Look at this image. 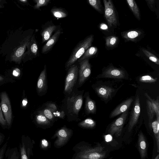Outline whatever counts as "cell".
Here are the masks:
<instances>
[{"instance_id":"1","label":"cell","mask_w":159,"mask_h":159,"mask_svg":"<svg viewBox=\"0 0 159 159\" xmlns=\"http://www.w3.org/2000/svg\"><path fill=\"white\" fill-rule=\"evenodd\" d=\"M84 90H79L75 87L69 94L65 95L62 101V109L69 121H78L80 120L79 117L83 101Z\"/></svg>"},{"instance_id":"2","label":"cell","mask_w":159,"mask_h":159,"mask_svg":"<svg viewBox=\"0 0 159 159\" xmlns=\"http://www.w3.org/2000/svg\"><path fill=\"white\" fill-rule=\"evenodd\" d=\"M74 153L72 159H103L106 152L99 143L92 146L84 141H81L73 148Z\"/></svg>"},{"instance_id":"3","label":"cell","mask_w":159,"mask_h":159,"mask_svg":"<svg viewBox=\"0 0 159 159\" xmlns=\"http://www.w3.org/2000/svg\"><path fill=\"white\" fill-rule=\"evenodd\" d=\"M93 35L91 34L80 41L77 44L65 64L66 70L68 68L80 58L86 50L92 45Z\"/></svg>"},{"instance_id":"4","label":"cell","mask_w":159,"mask_h":159,"mask_svg":"<svg viewBox=\"0 0 159 159\" xmlns=\"http://www.w3.org/2000/svg\"><path fill=\"white\" fill-rule=\"evenodd\" d=\"M79 67L77 65L73 64L67 70L65 80L63 91L65 95L70 93L76 87L78 78Z\"/></svg>"},{"instance_id":"5","label":"cell","mask_w":159,"mask_h":159,"mask_svg":"<svg viewBox=\"0 0 159 159\" xmlns=\"http://www.w3.org/2000/svg\"><path fill=\"white\" fill-rule=\"evenodd\" d=\"M73 131L65 125L58 129L52 139L56 138L54 143V146L59 148L65 146L69 141L73 134Z\"/></svg>"},{"instance_id":"6","label":"cell","mask_w":159,"mask_h":159,"mask_svg":"<svg viewBox=\"0 0 159 159\" xmlns=\"http://www.w3.org/2000/svg\"><path fill=\"white\" fill-rule=\"evenodd\" d=\"M1 102L0 106L6 121L7 125L9 128L11 126L12 120V112L10 100L5 92L0 93Z\"/></svg>"},{"instance_id":"7","label":"cell","mask_w":159,"mask_h":159,"mask_svg":"<svg viewBox=\"0 0 159 159\" xmlns=\"http://www.w3.org/2000/svg\"><path fill=\"white\" fill-rule=\"evenodd\" d=\"M45 107L38 111L43 114L50 121L53 122L57 118H61L62 116L61 111H59L55 104L48 102L45 104Z\"/></svg>"},{"instance_id":"8","label":"cell","mask_w":159,"mask_h":159,"mask_svg":"<svg viewBox=\"0 0 159 159\" xmlns=\"http://www.w3.org/2000/svg\"><path fill=\"white\" fill-rule=\"evenodd\" d=\"M79 64L78 87L82 86L91 73V66L88 59L83 60Z\"/></svg>"},{"instance_id":"9","label":"cell","mask_w":159,"mask_h":159,"mask_svg":"<svg viewBox=\"0 0 159 159\" xmlns=\"http://www.w3.org/2000/svg\"><path fill=\"white\" fill-rule=\"evenodd\" d=\"M105 7V17L110 27L116 26L117 24V19L112 2L111 0H104Z\"/></svg>"},{"instance_id":"10","label":"cell","mask_w":159,"mask_h":159,"mask_svg":"<svg viewBox=\"0 0 159 159\" xmlns=\"http://www.w3.org/2000/svg\"><path fill=\"white\" fill-rule=\"evenodd\" d=\"M27 49V51L24 53L22 57L24 61L32 60L39 56V46L34 34L28 44Z\"/></svg>"},{"instance_id":"11","label":"cell","mask_w":159,"mask_h":159,"mask_svg":"<svg viewBox=\"0 0 159 159\" xmlns=\"http://www.w3.org/2000/svg\"><path fill=\"white\" fill-rule=\"evenodd\" d=\"M33 144L30 138L23 135L21 137L20 150V159H30L32 154Z\"/></svg>"},{"instance_id":"12","label":"cell","mask_w":159,"mask_h":159,"mask_svg":"<svg viewBox=\"0 0 159 159\" xmlns=\"http://www.w3.org/2000/svg\"><path fill=\"white\" fill-rule=\"evenodd\" d=\"M127 111L122 113V114L111 125L109 133L112 135H115L118 137L121 134L123 127L127 116Z\"/></svg>"},{"instance_id":"13","label":"cell","mask_w":159,"mask_h":159,"mask_svg":"<svg viewBox=\"0 0 159 159\" xmlns=\"http://www.w3.org/2000/svg\"><path fill=\"white\" fill-rule=\"evenodd\" d=\"M47 66L44 65L43 70L38 77L37 84V92L38 95L43 96L47 93L48 89Z\"/></svg>"},{"instance_id":"14","label":"cell","mask_w":159,"mask_h":159,"mask_svg":"<svg viewBox=\"0 0 159 159\" xmlns=\"http://www.w3.org/2000/svg\"><path fill=\"white\" fill-rule=\"evenodd\" d=\"M140 113L139 97L137 95L135 99L129 123L128 130L130 132L137 123Z\"/></svg>"},{"instance_id":"15","label":"cell","mask_w":159,"mask_h":159,"mask_svg":"<svg viewBox=\"0 0 159 159\" xmlns=\"http://www.w3.org/2000/svg\"><path fill=\"white\" fill-rule=\"evenodd\" d=\"M58 27L53 23L52 20L46 22L42 26V29L40 32L42 43L47 42L49 39L52 33L58 29Z\"/></svg>"},{"instance_id":"16","label":"cell","mask_w":159,"mask_h":159,"mask_svg":"<svg viewBox=\"0 0 159 159\" xmlns=\"http://www.w3.org/2000/svg\"><path fill=\"white\" fill-rule=\"evenodd\" d=\"M99 77L124 79L125 78V73L122 70L111 67L105 70Z\"/></svg>"},{"instance_id":"17","label":"cell","mask_w":159,"mask_h":159,"mask_svg":"<svg viewBox=\"0 0 159 159\" xmlns=\"http://www.w3.org/2000/svg\"><path fill=\"white\" fill-rule=\"evenodd\" d=\"M62 32L60 28H58L55 31L54 34L43 46L41 51L43 54H47L51 50L58 40Z\"/></svg>"},{"instance_id":"18","label":"cell","mask_w":159,"mask_h":159,"mask_svg":"<svg viewBox=\"0 0 159 159\" xmlns=\"http://www.w3.org/2000/svg\"><path fill=\"white\" fill-rule=\"evenodd\" d=\"M133 101L132 98H129L117 107L111 113L110 118H112L127 111Z\"/></svg>"},{"instance_id":"19","label":"cell","mask_w":159,"mask_h":159,"mask_svg":"<svg viewBox=\"0 0 159 159\" xmlns=\"http://www.w3.org/2000/svg\"><path fill=\"white\" fill-rule=\"evenodd\" d=\"M94 89L97 94L104 100L109 98L114 91L113 88L106 85H100Z\"/></svg>"},{"instance_id":"20","label":"cell","mask_w":159,"mask_h":159,"mask_svg":"<svg viewBox=\"0 0 159 159\" xmlns=\"http://www.w3.org/2000/svg\"><path fill=\"white\" fill-rule=\"evenodd\" d=\"M83 98H85L84 109L86 114L95 113L96 111V103L95 101L90 98L88 92L85 93Z\"/></svg>"},{"instance_id":"21","label":"cell","mask_w":159,"mask_h":159,"mask_svg":"<svg viewBox=\"0 0 159 159\" xmlns=\"http://www.w3.org/2000/svg\"><path fill=\"white\" fill-rule=\"evenodd\" d=\"M138 144L141 159H144L147 155V147L146 140L142 132L138 134Z\"/></svg>"},{"instance_id":"22","label":"cell","mask_w":159,"mask_h":159,"mask_svg":"<svg viewBox=\"0 0 159 159\" xmlns=\"http://www.w3.org/2000/svg\"><path fill=\"white\" fill-rule=\"evenodd\" d=\"M35 120L36 124L41 127H49L51 125V122L39 111L35 116Z\"/></svg>"},{"instance_id":"23","label":"cell","mask_w":159,"mask_h":159,"mask_svg":"<svg viewBox=\"0 0 159 159\" xmlns=\"http://www.w3.org/2000/svg\"><path fill=\"white\" fill-rule=\"evenodd\" d=\"M51 12L53 16L57 19H60L67 17L68 13L64 8L54 7L51 10Z\"/></svg>"},{"instance_id":"24","label":"cell","mask_w":159,"mask_h":159,"mask_svg":"<svg viewBox=\"0 0 159 159\" xmlns=\"http://www.w3.org/2000/svg\"><path fill=\"white\" fill-rule=\"evenodd\" d=\"M5 154L6 159H20V155L17 147L8 148Z\"/></svg>"},{"instance_id":"25","label":"cell","mask_w":159,"mask_h":159,"mask_svg":"<svg viewBox=\"0 0 159 159\" xmlns=\"http://www.w3.org/2000/svg\"><path fill=\"white\" fill-rule=\"evenodd\" d=\"M98 48L96 47H90L88 48L81 57L78 60L79 63L84 60L88 59L95 55L98 52Z\"/></svg>"},{"instance_id":"26","label":"cell","mask_w":159,"mask_h":159,"mask_svg":"<svg viewBox=\"0 0 159 159\" xmlns=\"http://www.w3.org/2000/svg\"><path fill=\"white\" fill-rule=\"evenodd\" d=\"M157 143V152H159V120H156L152 122L151 125Z\"/></svg>"},{"instance_id":"27","label":"cell","mask_w":159,"mask_h":159,"mask_svg":"<svg viewBox=\"0 0 159 159\" xmlns=\"http://www.w3.org/2000/svg\"><path fill=\"white\" fill-rule=\"evenodd\" d=\"M96 123L95 121L90 118H87L78 124L79 126L85 129H92L96 125Z\"/></svg>"},{"instance_id":"28","label":"cell","mask_w":159,"mask_h":159,"mask_svg":"<svg viewBox=\"0 0 159 159\" xmlns=\"http://www.w3.org/2000/svg\"><path fill=\"white\" fill-rule=\"evenodd\" d=\"M147 110L149 120V125L151 126V123L155 115V112L151 102L147 99L146 101Z\"/></svg>"},{"instance_id":"29","label":"cell","mask_w":159,"mask_h":159,"mask_svg":"<svg viewBox=\"0 0 159 159\" xmlns=\"http://www.w3.org/2000/svg\"><path fill=\"white\" fill-rule=\"evenodd\" d=\"M127 2L130 8L136 18L140 20V13L138 7L134 0H127Z\"/></svg>"},{"instance_id":"30","label":"cell","mask_w":159,"mask_h":159,"mask_svg":"<svg viewBox=\"0 0 159 159\" xmlns=\"http://www.w3.org/2000/svg\"><path fill=\"white\" fill-rule=\"evenodd\" d=\"M145 96L151 103V104L154 108L155 115L157 117V120H159V98L155 100L151 98L150 96L146 93L145 94Z\"/></svg>"},{"instance_id":"31","label":"cell","mask_w":159,"mask_h":159,"mask_svg":"<svg viewBox=\"0 0 159 159\" xmlns=\"http://www.w3.org/2000/svg\"><path fill=\"white\" fill-rule=\"evenodd\" d=\"M141 34V32L139 31L130 30L124 34L123 37L128 40H132L139 37Z\"/></svg>"},{"instance_id":"32","label":"cell","mask_w":159,"mask_h":159,"mask_svg":"<svg viewBox=\"0 0 159 159\" xmlns=\"http://www.w3.org/2000/svg\"><path fill=\"white\" fill-rule=\"evenodd\" d=\"M118 40V38L114 36H111L107 37L106 39V44L108 47H112L116 44Z\"/></svg>"},{"instance_id":"33","label":"cell","mask_w":159,"mask_h":159,"mask_svg":"<svg viewBox=\"0 0 159 159\" xmlns=\"http://www.w3.org/2000/svg\"><path fill=\"white\" fill-rule=\"evenodd\" d=\"M36 4L34 8L36 10H41L40 8L43 6H47L50 2V0H34Z\"/></svg>"},{"instance_id":"34","label":"cell","mask_w":159,"mask_h":159,"mask_svg":"<svg viewBox=\"0 0 159 159\" xmlns=\"http://www.w3.org/2000/svg\"><path fill=\"white\" fill-rule=\"evenodd\" d=\"M142 51L145 55L150 61L157 65H158L159 64V60L158 58L153 54L145 49H143Z\"/></svg>"},{"instance_id":"35","label":"cell","mask_w":159,"mask_h":159,"mask_svg":"<svg viewBox=\"0 0 159 159\" xmlns=\"http://www.w3.org/2000/svg\"><path fill=\"white\" fill-rule=\"evenodd\" d=\"M89 4L95 10L99 12H101V5L100 0H89Z\"/></svg>"},{"instance_id":"36","label":"cell","mask_w":159,"mask_h":159,"mask_svg":"<svg viewBox=\"0 0 159 159\" xmlns=\"http://www.w3.org/2000/svg\"><path fill=\"white\" fill-rule=\"evenodd\" d=\"M157 80V78H154L148 75H143L139 78V81L143 83H153L156 82Z\"/></svg>"},{"instance_id":"37","label":"cell","mask_w":159,"mask_h":159,"mask_svg":"<svg viewBox=\"0 0 159 159\" xmlns=\"http://www.w3.org/2000/svg\"><path fill=\"white\" fill-rule=\"evenodd\" d=\"M15 80L8 77L0 75V85L9 83H13Z\"/></svg>"},{"instance_id":"38","label":"cell","mask_w":159,"mask_h":159,"mask_svg":"<svg viewBox=\"0 0 159 159\" xmlns=\"http://www.w3.org/2000/svg\"><path fill=\"white\" fill-rule=\"evenodd\" d=\"M7 142H6L0 149V159H3L6 150Z\"/></svg>"},{"instance_id":"39","label":"cell","mask_w":159,"mask_h":159,"mask_svg":"<svg viewBox=\"0 0 159 159\" xmlns=\"http://www.w3.org/2000/svg\"><path fill=\"white\" fill-rule=\"evenodd\" d=\"M0 124L3 126L7 125L6 121L4 118L0 106Z\"/></svg>"},{"instance_id":"40","label":"cell","mask_w":159,"mask_h":159,"mask_svg":"<svg viewBox=\"0 0 159 159\" xmlns=\"http://www.w3.org/2000/svg\"><path fill=\"white\" fill-rule=\"evenodd\" d=\"M41 148L43 149H47L49 145L48 141L45 139H42L40 143Z\"/></svg>"},{"instance_id":"41","label":"cell","mask_w":159,"mask_h":159,"mask_svg":"<svg viewBox=\"0 0 159 159\" xmlns=\"http://www.w3.org/2000/svg\"><path fill=\"white\" fill-rule=\"evenodd\" d=\"M147 2L148 5H149V7L152 8V6L155 3V1L153 0H146Z\"/></svg>"},{"instance_id":"42","label":"cell","mask_w":159,"mask_h":159,"mask_svg":"<svg viewBox=\"0 0 159 159\" xmlns=\"http://www.w3.org/2000/svg\"><path fill=\"white\" fill-rule=\"evenodd\" d=\"M5 136L2 133H0V146L3 142Z\"/></svg>"},{"instance_id":"43","label":"cell","mask_w":159,"mask_h":159,"mask_svg":"<svg viewBox=\"0 0 159 159\" xmlns=\"http://www.w3.org/2000/svg\"><path fill=\"white\" fill-rule=\"evenodd\" d=\"M100 28L101 29L103 30H107L108 28L107 25L104 24H102L100 25Z\"/></svg>"},{"instance_id":"44","label":"cell","mask_w":159,"mask_h":159,"mask_svg":"<svg viewBox=\"0 0 159 159\" xmlns=\"http://www.w3.org/2000/svg\"><path fill=\"white\" fill-rule=\"evenodd\" d=\"M5 1L0 0V8L4 7V4L6 3Z\"/></svg>"},{"instance_id":"45","label":"cell","mask_w":159,"mask_h":159,"mask_svg":"<svg viewBox=\"0 0 159 159\" xmlns=\"http://www.w3.org/2000/svg\"><path fill=\"white\" fill-rule=\"evenodd\" d=\"M27 103V100H26L25 99L23 100V102H22V104L23 106H26Z\"/></svg>"},{"instance_id":"46","label":"cell","mask_w":159,"mask_h":159,"mask_svg":"<svg viewBox=\"0 0 159 159\" xmlns=\"http://www.w3.org/2000/svg\"><path fill=\"white\" fill-rule=\"evenodd\" d=\"M154 159H159V154H158Z\"/></svg>"}]
</instances>
